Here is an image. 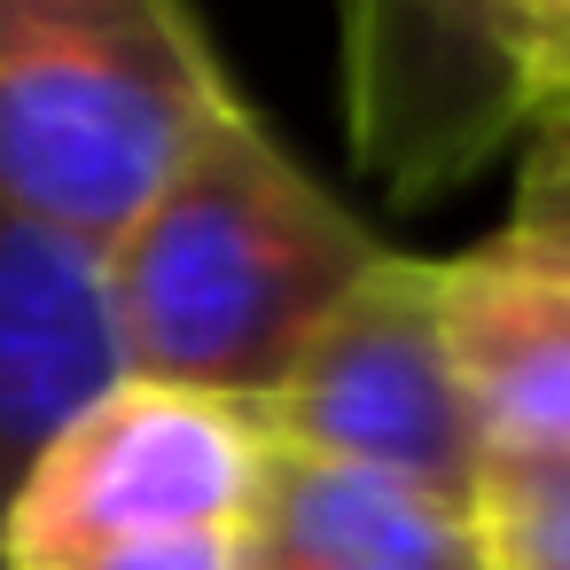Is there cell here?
Here are the masks:
<instances>
[{
	"instance_id": "obj_9",
	"label": "cell",
	"mask_w": 570,
	"mask_h": 570,
	"mask_svg": "<svg viewBox=\"0 0 570 570\" xmlns=\"http://www.w3.org/2000/svg\"><path fill=\"white\" fill-rule=\"evenodd\" d=\"M469 523L484 570H570V453H484Z\"/></svg>"
},
{
	"instance_id": "obj_7",
	"label": "cell",
	"mask_w": 570,
	"mask_h": 570,
	"mask_svg": "<svg viewBox=\"0 0 570 570\" xmlns=\"http://www.w3.org/2000/svg\"><path fill=\"white\" fill-rule=\"evenodd\" d=\"M118 375L126 360L102 297V250L0 204V515L40 445Z\"/></svg>"
},
{
	"instance_id": "obj_11",
	"label": "cell",
	"mask_w": 570,
	"mask_h": 570,
	"mask_svg": "<svg viewBox=\"0 0 570 570\" xmlns=\"http://www.w3.org/2000/svg\"><path fill=\"white\" fill-rule=\"evenodd\" d=\"M32 570H258V531H173V539H110Z\"/></svg>"
},
{
	"instance_id": "obj_5",
	"label": "cell",
	"mask_w": 570,
	"mask_h": 570,
	"mask_svg": "<svg viewBox=\"0 0 570 570\" xmlns=\"http://www.w3.org/2000/svg\"><path fill=\"white\" fill-rule=\"evenodd\" d=\"M258 422L282 453L391 469L469 508L476 469H484V430L445 352L438 258L391 250L321 321L297 367L258 399Z\"/></svg>"
},
{
	"instance_id": "obj_8",
	"label": "cell",
	"mask_w": 570,
	"mask_h": 570,
	"mask_svg": "<svg viewBox=\"0 0 570 570\" xmlns=\"http://www.w3.org/2000/svg\"><path fill=\"white\" fill-rule=\"evenodd\" d=\"M258 554L289 570H484L461 500L321 453H282L258 500Z\"/></svg>"
},
{
	"instance_id": "obj_6",
	"label": "cell",
	"mask_w": 570,
	"mask_h": 570,
	"mask_svg": "<svg viewBox=\"0 0 570 570\" xmlns=\"http://www.w3.org/2000/svg\"><path fill=\"white\" fill-rule=\"evenodd\" d=\"M438 321L484 453H570V266L492 235L438 258Z\"/></svg>"
},
{
	"instance_id": "obj_12",
	"label": "cell",
	"mask_w": 570,
	"mask_h": 570,
	"mask_svg": "<svg viewBox=\"0 0 570 570\" xmlns=\"http://www.w3.org/2000/svg\"><path fill=\"white\" fill-rule=\"evenodd\" d=\"M523 9H539V17H547V24L562 32V9H570V0H523Z\"/></svg>"
},
{
	"instance_id": "obj_1",
	"label": "cell",
	"mask_w": 570,
	"mask_h": 570,
	"mask_svg": "<svg viewBox=\"0 0 570 570\" xmlns=\"http://www.w3.org/2000/svg\"><path fill=\"white\" fill-rule=\"evenodd\" d=\"M391 258L250 102L219 110L173 180L102 243L126 375L258 406L321 321Z\"/></svg>"
},
{
	"instance_id": "obj_13",
	"label": "cell",
	"mask_w": 570,
	"mask_h": 570,
	"mask_svg": "<svg viewBox=\"0 0 570 570\" xmlns=\"http://www.w3.org/2000/svg\"><path fill=\"white\" fill-rule=\"evenodd\" d=\"M258 570H289V562H266V554H258Z\"/></svg>"
},
{
	"instance_id": "obj_3",
	"label": "cell",
	"mask_w": 570,
	"mask_h": 570,
	"mask_svg": "<svg viewBox=\"0 0 570 570\" xmlns=\"http://www.w3.org/2000/svg\"><path fill=\"white\" fill-rule=\"evenodd\" d=\"M274 438L258 406L118 375L24 469L9 515H0V570H32L110 539L250 531Z\"/></svg>"
},
{
	"instance_id": "obj_14",
	"label": "cell",
	"mask_w": 570,
	"mask_h": 570,
	"mask_svg": "<svg viewBox=\"0 0 570 570\" xmlns=\"http://www.w3.org/2000/svg\"><path fill=\"white\" fill-rule=\"evenodd\" d=\"M562 48H570V9H562Z\"/></svg>"
},
{
	"instance_id": "obj_4",
	"label": "cell",
	"mask_w": 570,
	"mask_h": 570,
	"mask_svg": "<svg viewBox=\"0 0 570 570\" xmlns=\"http://www.w3.org/2000/svg\"><path fill=\"white\" fill-rule=\"evenodd\" d=\"M344 102L360 165L430 204L570 102V48L523 0H344Z\"/></svg>"
},
{
	"instance_id": "obj_10",
	"label": "cell",
	"mask_w": 570,
	"mask_h": 570,
	"mask_svg": "<svg viewBox=\"0 0 570 570\" xmlns=\"http://www.w3.org/2000/svg\"><path fill=\"white\" fill-rule=\"evenodd\" d=\"M500 235L570 266V102L531 126V149H523V173H515V212H508Z\"/></svg>"
},
{
	"instance_id": "obj_2",
	"label": "cell",
	"mask_w": 570,
	"mask_h": 570,
	"mask_svg": "<svg viewBox=\"0 0 570 570\" xmlns=\"http://www.w3.org/2000/svg\"><path fill=\"white\" fill-rule=\"evenodd\" d=\"M235 102L188 0H0V204L63 243H118Z\"/></svg>"
}]
</instances>
